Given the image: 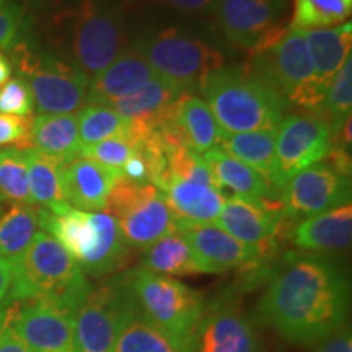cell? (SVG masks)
<instances>
[{
  "instance_id": "1",
  "label": "cell",
  "mask_w": 352,
  "mask_h": 352,
  "mask_svg": "<svg viewBox=\"0 0 352 352\" xmlns=\"http://www.w3.org/2000/svg\"><path fill=\"white\" fill-rule=\"evenodd\" d=\"M349 280L333 259L294 254L259 300L264 323L296 344H316L347 318Z\"/></svg>"
},
{
  "instance_id": "2",
  "label": "cell",
  "mask_w": 352,
  "mask_h": 352,
  "mask_svg": "<svg viewBox=\"0 0 352 352\" xmlns=\"http://www.w3.org/2000/svg\"><path fill=\"white\" fill-rule=\"evenodd\" d=\"M199 91L227 134L277 129L290 108L246 64L214 70Z\"/></svg>"
},
{
  "instance_id": "3",
  "label": "cell",
  "mask_w": 352,
  "mask_h": 352,
  "mask_svg": "<svg viewBox=\"0 0 352 352\" xmlns=\"http://www.w3.org/2000/svg\"><path fill=\"white\" fill-rule=\"evenodd\" d=\"M36 212L38 227L63 246L83 274L109 276L121 270L129 258L131 250L122 240L116 220L107 212H85L69 204Z\"/></svg>"
},
{
  "instance_id": "4",
  "label": "cell",
  "mask_w": 352,
  "mask_h": 352,
  "mask_svg": "<svg viewBox=\"0 0 352 352\" xmlns=\"http://www.w3.org/2000/svg\"><path fill=\"white\" fill-rule=\"evenodd\" d=\"M12 267L13 280L7 296L12 300H47L76 314L91 289L80 266L43 230L12 261Z\"/></svg>"
},
{
  "instance_id": "5",
  "label": "cell",
  "mask_w": 352,
  "mask_h": 352,
  "mask_svg": "<svg viewBox=\"0 0 352 352\" xmlns=\"http://www.w3.org/2000/svg\"><path fill=\"white\" fill-rule=\"evenodd\" d=\"M132 47L144 56L157 77L192 95L214 70L226 65L219 47L183 26H148L135 34Z\"/></svg>"
},
{
  "instance_id": "6",
  "label": "cell",
  "mask_w": 352,
  "mask_h": 352,
  "mask_svg": "<svg viewBox=\"0 0 352 352\" xmlns=\"http://www.w3.org/2000/svg\"><path fill=\"white\" fill-rule=\"evenodd\" d=\"M8 50L12 69L28 83L39 114H76L85 107L90 78L64 56L23 38L21 32Z\"/></svg>"
},
{
  "instance_id": "7",
  "label": "cell",
  "mask_w": 352,
  "mask_h": 352,
  "mask_svg": "<svg viewBox=\"0 0 352 352\" xmlns=\"http://www.w3.org/2000/svg\"><path fill=\"white\" fill-rule=\"evenodd\" d=\"M65 59L88 78L129 47L121 0H80L64 16Z\"/></svg>"
},
{
  "instance_id": "8",
  "label": "cell",
  "mask_w": 352,
  "mask_h": 352,
  "mask_svg": "<svg viewBox=\"0 0 352 352\" xmlns=\"http://www.w3.org/2000/svg\"><path fill=\"white\" fill-rule=\"evenodd\" d=\"M289 107L315 111L324 98L315 77L305 33L289 28L266 50L252 52L245 63Z\"/></svg>"
},
{
  "instance_id": "9",
  "label": "cell",
  "mask_w": 352,
  "mask_h": 352,
  "mask_svg": "<svg viewBox=\"0 0 352 352\" xmlns=\"http://www.w3.org/2000/svg\"><path fill=\"white\" fill-rule=\"evenodd\" d=\"M121 276L135 308L145 318L179 340L192 342L204 311V300L197 290L140 266Z\"/></svg>"
},
{
  "instance_id": "10",
  "label": "cell",
  "mask_w": 352,
  "mask_h": 352,
  "mask_svg": "<svg viewBox=\"0 0 352 352\" xmlns=\"http://www.w3.org/2000/svg\"><path fill=\"white\" fill-rule=\"evenodd\" d=\"M104 212L116 220L129 250H147L162 236L176 230L173 214L153 184H135L118 178Z\"/></svg>"
},
{
  "instance_id": "11",
  "label": "cell",
  "mask_w": 352,
  "mask_h": 352,
  "mask_svg": "<svg viewBox=\"0 0 352 352\" xmlns=\"http://www.w3.org/2000/svg\"><path fill=\"white\" fill-rule=\"evenodd\" d=\"M333 144V132L320 113L303 109L285 114L276 132L272 186L280 192L294 176L323 162L331 152Z\"/></svg>"
},
{
  "instance_id": "12",
  "label": "cell",
  "mask_w": 352,
  "mask_h": 352,
  "mask_svg": "<svg viewBox=\"0 0 352 352\" xmlns=\"http://www.w3.org/2000/svg\"><path fill=\"white\" fill-rule=\"evenodd\" d=\"M351 195V175L324 158L294 176L280 189L279 202L284 222L292 227L300 220L349 204Z\"/></svg>"
},
{
  "instance_id": "13",
  "label": "cell",
  "mask_w": 352,
  "mask_h": 352,
  "mask_svg": "<svg viewBox=\"0 0 352 352\" xmlns=\"http://www.w3.org/2000/svg\"><path fill=\"white\" fill-rule=\"evenodd\" d=\"M129 303L122 276L90 289L74 314L76 352H113Z\"/></svg>"
},
{
  "instance_id": "14",
  "label": "cell",
  "mask_w": 352,
  "mask_h": 352,
  "mask_svg": "<svg viewBox=\"0 0 352 352\" xmlns=\"http://www.w3.org/2000/svg\"><path fill=\"white\" fill-rule=\"evenodd\" d=\"M287 0H219L214 16L219 32L235 46L258 52L285 33Z\"/></svg>"
},
{
  "instance_id": "15",
  "label": "cell",
  "mask_w": 352,
  "mask_h": 352,
  "mask_svg": "<svg viewBox=\"0 0 352 352\" xmlns=\"http://www.w3.org/2000/svg\"><path fill=\"white\" fill-rule=\"evenodd\" d=\"M13 302L10 324L30 352H76L74 314L47 300Z\"/></svg>"
},
{
  "instance_id": "16",
  "label": "cell",
  "mask_w": 352,
  "mask_h": 352,
  "mask_svg": "<svg viewBox=\"0 0 352 352\" xmlns=\"http://www.w3.org/2000/svg\"><path fill=\"white\" fill-rule=\"evenodd\" d=\"M215 222L233 239L264 254L283 228L284 215L279 201L227 197Z\"/></svg>"
},
{
  "instance_id": "17",
  "label": "cell",
  "mask_w": 352,
  "mask_h": 352,
  "mask_svg": "<svg viewBox=\"0 0 352 352\" xmlns=\"http://www.w3.org/2000/svg\"><path fill=\"white\" fill-rule=\"evenodd\" d=\"M186 91L173 83L155 77L134 94L118 100L111 107L129 124V135L160 132L175 121L176 109Z\"/></svg>"
},
{
  "instance_id": "18",
  "label": "cell",
  "mask_w": 352,
  "mask_h": 352,
  "mask_svg": "<svg viewBox=\"0 0 352 352\" xmlns=\"http://www.w3.org/2000/svg\"><path fill=\"white\" fill-rule=\"evenodd\" d=\"M191 352H261L252 320L239 308L217 303L204 308Z\"/></svg>"
},
{
  "instance_id": "19",
  "label": "cell",
  "mask_w": 352,
  "mask_h": 352,
  "mask_svg": "<svg viewBox=\"0 0 352 352\" xmlns=\"http://www.w3.org/2000/svg\"><path fill=\"white\" fill-rule=\"evenodd\" d=\"M188 240L204 274H220L235 267L256 263L263 256L256 248L246 246L220 228L217 223L176 226Z\"/></svg>"
},
{
  "instance_id": "20",
  "label": "cell",
  "mask_w": 352,
  "mask_h": 352,
  "mask_svg": "<svg viewBox=\"0 0 352 352\" xmlns=\"http://www.w3.org/2000/svg\"><path fill=\"white\" fill-rule=\"evenodd\" d=\"M155 188L164 195L176 226L215 223L226 202V197L215 186L176 179L168 173L158 179Z\"/></svg>"
},
{
  "instance_id": "21",
  "label": "cell",
  "mask_w": 352,
  "mask_h": 352,
  "mask_svg": "<svg viewBox=\"0 0 352 352\" xmlns=\"http://www.w3.org/2000/svg\"><path fill=\"white\" fill-rule=\"evenodd\" d=\"M155 77V72L144 59V56L129 46L103 72L90 78L87 104L111 107L118 100L134 94Z\"/></svg>"
},
{
  "instance_id": "22",
  "label": "cell",
  "mask_w": 352,
  "mask_h": 352,
  "mask_svg": "<svg viewBox=\"0 0 352 352\" xmlns=\"http://www.w3.org/2000/svg\"><path fill=\"white\" fill-rule=\"evenodd\" d=\"M116 176L95 162L77 157L60 166V186L70 208L85 212H104Z\"/></svg>"
},
{
  "instance_id": "23",
  "label": "cell",
  "mask_w": 352,
  "mask_h": 352,
  "mask_svg": "<svg viewBox=\"0 0 352 352\" xmlns=\"http://www.w3.org/2000/svg\"><path fill=\"white\" fill-rule=\"evenodd\" d=\"M289 236L308 253H333L349 248L352 240V206H340L290 227Z\"/></svg>"
},
{
  "instance_id": "24",
  "label": "cell",
  "mask_w": 352,
  "mask_h": 352,
  "mask_svg": "<svg viewBox=\"0 0 352 352\" xmlns=\"http://www.w3.org/2000/svg\"><path fill=\"white\" fill-rule=\"evenodd\" d=\"M204 155L212 176L215 188L222 192L223 197H245V199H266L279 201V191L259 175L252 166L228 155L220 147H214Z\"/></svg>"
},
{
  "instance_id": "25",
  "label": "cell",
  "mask_w": 352,
  "mask_h": 352,
  "mask_svg": "<svg viewBox=\"0 0 352 352\" xmlns=\"http://www.w3.org/2000/svg\"><path fill=\"white\" fill-rule=\"evenodd\" d=\"M30 147L60 166L80 157L82 142L76 114H38L32 122Z\"/></svg>"
},
{
  "instance_id": "26",
  "label": "cell",
  "mask_w": 352,
  "mask_h": 352,
  "mask_svg": "<svg viewBox=\"0 0 352 352\" xmlns=\"http://www.w3.org/2000/svg\"><path fill=\"white\" fill-rule=\"evenodd\" d=\"M303 33H305L311 63H314L316 82L327 94V88L333 77L351 57L352 23L344 21L331 28L310 30Z\"/></svg>"
},
{
  "instance_id": "27",
  "label": "cell",
  "mask_w": 352,
  "mask_h": 352,
  "mask_svg": "<svg viewBox=\"0 0 352 352\" xmlns=\"http://www.w3.org/2000/svg\"><path fill=\"white\" fill-rule=\"evenodd\" d=\"M191 346L148 321L131 298L113 352H191Z\"/></svg>"
},
{
  "instance_id": "28",
  "label": "cell",
  "mask_w": 352,
  "mask_h": 352,
  "mask_svg": "<svg viewBox=\"0 0 352 352\" xmlns=\"http://www.w3.org/2000/svg\"><path fill=\"white\" fill-rule=\"evenodd\" d=\"M173 127L179 142L199 155L217 147L223 135L208 103L192 94H186L179 101Z\"/></svg>"
},
{
  "instance_id": "29",
  "label": "cell",
  "mask_w": 352,
  "mask_h": 352,
  "mask_svg": "<svg viewBox=\"0 0 352 352\" xmlns=\"http://www.w3.org/2000/svg\"><path fill=\"white\" fill-rule=\"evenodd\" d=\"M140 267L168 277L204 274L196 254L178 228L144 250Z\"/></svg>"
},
{
  "instance_id": "30",
  "label": "cell",
  "mask_w": 352,
  "mask_h": 352,
  "mask_svg": "<svg viewBox=\"0 0 352 352\" xmlns=\"http://www.w3.org/2000/svg\"><path fill=\"white\" fill-rule=\"evenodd\" d=\"M38 230L36 209L0 192V258L15 261Z\"/></svg>"
},
{
  "instance_id": "31",
  "label": "cell",
  "mask_w": 352,
  "mask_h": 352,
  "mask_svg": "<svg viewBox=\"0 0 352 352\" xmlns=\"http://www.w3.org/2000/svg\"><path fill=\"white\" fill-rule=\"evenodd\" d=\"M276 132L277 129H264L252 132L227 134L223 132L217 147L226 151L228 155L252 166L271 183L272 168L276 157Z\"/></svg>"
},
{
  "instance_id": "32",
  "label": "cell",
  "mask_w": 352,
  "mask_h": 352,
  "mask_svg": "<svg viewBox=\"0 0 352 352\" xmlns=\"http://www.w3.org/2000/svg\"><path fill=\"white\" fill-rule=\"evenodd\" d=\"M23 155L26 170H28L32 206L54 210L67 204L63 195V186H60V165L32 147L23 148Z\"/></svg>"
},
{
  "instance_id": "33",
  "label": "cell",
  "mask_w": 352,
  "mask_h": 352,
  "mask_svg": "<svg viewBox=\"0 0 352 352\" xmlns=\"http://www.w3.org/2000/svg\"><path fill=\"white\" fill-rule=\"evenodd\" d=\"M352 0H294L290 28L310 30L331 28L351 16Z\"/></svg>"
},
{
  "instance_id": "34",
  "label": "cell",
  "mask_w": 352,
  "mask_h": 352,
  "mask_svg": "<svg viewBox=\"0 0 352 352\" xmlns=\"http://www.w3.org/2000/svg\"><path fill=\"white\" fill-rule=\"evenodd\" d=\"M324 118L333 138L340 134L347 121L352 116V57L346 60L344 65L338 70L331 83L327 88V94L321 104L315 109Z\"/></svg>"
},
{
  "instance_id": "35",
  "label": "cell",
  "mask_w": 352,
  "mask_h": 352,
  "mask_svg": "<svg viewBox=\"0 0 352 352\" xmlns=\"http://www.w3.org/2000/svg\"><path fill=\"white\" fill-rule=\"evenodd\" d=\"M76 116L82 147L129 134L127 121L109 107L85 104L80 111H77Z\"/></svg>"
},
{
  "instance_id": "36",
  "label": "cell",
  "mask_w": 352,
  "mask_h": 352,
  "mask_svg": "<svg viewBox=\"0 0 352 352\" xmlns=\"http://www.w3.org/2000/svg\"><path fill=\"white\" fill-rule=\"evenodd\" d=\"M0 192L32 206L23 148L0 147Z\"/></svg>"
},
{
  "instance_id": "37",
  "label": "cell",
  "mask_w": 352,
  "mask_h": 352,
  "mask_svg": "<svg viewBox=\"0 0 352 352\" xmlns=\"http://www.w3.org/2000/svg\"><path fill=\"white\" fill-rule=\"evenodd\" d=\"M165 155L166 173L171 178L215 186L208 165L199 153L192 152L184 145H168L165 148Z\"/></svg>"
},
{
  "instance_id": "38",
  "label": "cell",
  "mask_w": 352,
  "mask_h": 352,
  "mask_svg": "<svg viewBox=\"0 0 352 352\" xmlns=\"http://www.w3.org/2000/svg\"><path fill=\"white\" fill-rule=\"evenodd\" d=\"M132 152H134V145H132L129 134H127L122 135V138H111L94 145L82 147L80 157L95 162L96 165L113 173L116 178H121V171L124 168L126 162L129 160Z\"/></svg>"
},
{
  "instance_id": "39",
  "label": "cell",
  "mask_w": 352,
  "mask_h": 352,
  "mask_svg": "<svg viewBox=\"0 0 352 352\" xmlns=\"http://www.w3.org/2000/svg\"><path fill=\"white\" fill-rule=\"evenodd\" d=\"M34 111V101L28 83L21 77H13L0 87V114L30 118Z\"/></svg>"
},
{
  "instance_id": "40",
  "label": "cell",
  "mask_w": 352,
  "mask_h": 352,
  "mask_svg": "<svg viewBox=\"0 0 352 352\" xmlns=\"http://www.w3.org/2000/svg\"><path fill=\"white\" fill-rule=\"evenodd\" d=\"M23 15L19 0H0V51L8 50L20 34Z\"/></svg>"
},
{
  "instance_id": "41",
  "label": "cell",
  "mask_w": 352,
  "mask_h": 352,
  "mask_svg": "<svg viewBox=\"0 0 352 352\" xmlns=\"http://www.w3.org/2000/svg\"><path fill=\"white\" fill-rule=\"evenodd\" d=\"M32 122L30 118L0 114V147H30Z\"/></svg>"
},
{
  "instance_id": "42",
  "label": "cell",
  "mask_w": 352,
  "mask_h": 352,
  "mask_svg": "<svg viewBox=\"0 0 352 352\" xmlns=\"http://www.w3.org/2000/svg\"><path fill=\"white\" fill-rule=\"evenodd\" d=\"M121 178L135 184H152V166L148 164L147 157L138 148H134L129 160L126 162L124 168L121 171Z\"/></svg>"
},
{
  "instance_id": "43",
  "label": "cell",
  "mask_w": 352,
  "mask_h": 352,
  "mask_svg": "<svg viewBox=\"0 0 352 352\" xmlns=\"http://www.w3.org/2000/svg\"><path fill=\"white\" fill-rule=\"evenodd\" d=\"M153 2L188 15H214L219 0H153Z\"/></svg>"
},
{
  "instance_id": "44",
  "label": "cell",
  "mask_w": 352,
  "mask_h": 352,
  "mask_svg": "<svg viewBox=\"0 0 352 352\" xmlns=\"http://www.w3.org/2000/svg\"><path fill=\"white\" fill-rule=\"evenodd\" d=\"M315 352H352L351 329L346 324L316 342Z\"/></svg>"
},
{
  "instance_id": "45",
  "label": "cell",
  "mask_w": 352,
  "mask_h": 352,
  "mask_svg": "<svg viewBox=\"0 0 352 352\" xmlns=\"http://www.w3.org/2000/svg\"><path fill=\"white\" fill-rule=\"evenodd\" d=\"M0 352H30L10 323L0 333Z\"/></svg>"
},
{
  "instance_id": "46",
  "label": "cell",
  "mask_w": 352,
  "mask_h": 352,
  "mask_svg": "<svg viewBox=\"0 0 352 352\" xmlns=\"http://www.w3.org/2000/svg\"><path fill=\"white\" fill-rule=\"evenodd\" d=\"M13 280L12 261L0 258V302H3L10 292Z\"/></svg>"
},
{
  "instance_id": "47",
  "label": "cell",
  "mask_w": 352,
  "mask_h": 352,
  "mask_svg": "<svg viewBox=\"0 0 352 352\" xmlns=\"http://www.w3.org/2000/svg\"><path fill=\"white\" fill-rule=\"evenodd\" d=\"M13 308H15V302L10 300V298H6L3 302H0V333L10 323Z\"/></svg>"
},
{
  "instance_id": "48",
  "label": "cell",
  "mask_w": 352,
  "mask_h": 352,
  "mask_svg": "<svg viewBox=\"0 0 352 352\" xmlns=\"http://www.w3.org/2000/svg\"><path fill=\"white\" fill-rule=\"evenodd\" d=\"M12 74H13V69H12L10 59H8V56H6L2 51H0V87L10 80Z\"/></svg>"
}]
</instances>
